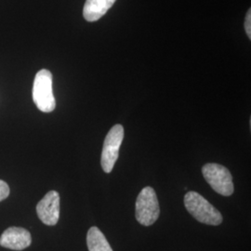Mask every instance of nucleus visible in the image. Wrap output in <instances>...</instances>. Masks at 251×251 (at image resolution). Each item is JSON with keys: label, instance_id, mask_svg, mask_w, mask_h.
<instances>
[{"label": "nucleus", "instance_id": "nucleus-5", "mask_svg": "<svg viewBox=\"0 0 251 251\" xmlns=\"http://www.w3.org/2000/svg\"><path fill=\"white\" fill-rule=\"evenodd\" d=\"M124 139V127L123 126L115 125L109 130L101 151L100 165L104 172L110 173L113 171L115 164L118 158L119 149Z\"/></svg>", "mask_w": 251, "mask_h": 251}, {"label": "nucleus", "instance_id": "nucleus-9", "mask_svg": "<svg viewBox=\"0 0 251 251\" xmlns=\"http://www.w3.org/2000/svg\"><path fill=\"white\" fill-rule=\"evenodd\" d=\"M89 251H113L104 234L98 227H91L87 233Z\"/></svg>", "mask_w": 251, "mask_h": 251}, {"label": "nucleus", "instance_id": "nucleus-1", "mask_svg": "<svg viewBox=\"0 0 251 251\" xmlns=\"http://www.w3.org/2000/svg\"><path fill=\"white\" fill-rule=\"evenodd\" d=\"M187 211L199 223L218 226L223 223L222 213L197 192H188L184 197Z\"/></svg>", "mask_w": 251, "mask_h": 251}, {"label": "nucleus", "instance_id": "nucleus-10", "mask_svg": "<svg viewBox=\"0 0 251 251\" xmlns=\"http://www.w3.org/2000/svg\"><path fill=\"white\" fill-rule=\"evenodd\" d=\"M9 187L7 182L0 179V202L9 197Z\"/></svg>", "mask_w": 251, "mask_h": 251}, {"label": "nucleus", "instance_id": "nucleus-8", "mask_svg": "<svg viewBox=\"0 0 251 251\" xmlns=\"http://www.w3.org/2000/svg\"><path fill=\"white\" fill-rule=\"evenodd\" d=\"M117 0H87L83 9V16L88 22H96L106 14Z\"/></svg>", "mask_w": 251, "mask_h": 251}, {"label": "nucleus", "instance_id": "nucleus-6", "mask_svg": "<svg viewBox=\"0 0 251 251\" xmlns=\"http://www.w3.org/2000/svg\"><path fill=\"white\" fill-rule=\"evenodd\" d=\"M36 213L46 225L54 226L60 219V195L56 191L47 193L36 205Z\"/></svg>", "mask_w": 251, "mask_h": 251}, {"label": "nucleus", "instance_id": "nucleus-7", "mask_svg": "<svg viewBox=\"0 0 251 251\" xmlns=\"http://www.w3.org/2000/svg\"><path fill=\"white\" fill-rule=\"evenodd\" d=\"M32 243L31 234L25 228L9 227L0 236V246L12 251H23Z\"/></svg>", "mask_w": 251, "mask_h": 251}, {"label": "nucleus", "instance_id": "nucleus-11", "mask_svg": "<svg viewBox=\"0 0 251 251\" xmlns=\"http://www.w3.org/2000/svg\"><path fill=\"white\" fill-rule=\"evenodd\" d=\"M245 29H246V33L249 36V38H251V9H249L246 20H245Z\"/></svg>", "mask_w": 251, "mask_h": 251}, {"label": "nucleus", "instance_id": "nucleus-4", "mask_svg": "<svg viewBox=\"0 0 251 251\" xmlns=\"http://www.w3.org/2000/svg\"><path fill=\"white\" fill-rule=\"evenodd\" d=\"M203 176L210 187L224 197H230L234 192L233 177L225 166L208 163L202 168Z\"/></svg>", "mask_w": 251, "mask_h": 251}, {"label": "nucleus", "instance_id": "nucleus-3", "mask_svg": "<svg viewBox=\"0 0 251 251\" xmlns=\"http://www.w3.org/2000/svg\"><path fill=\"white\" fill-rule=\"evenodd\" d=\"M160 214V208L155 191L150 187H144L136 200V220L144 226L153 225Z\"/></svg>", "mask_w": 251, "mask_h": 251}, {"label": "nucleus", "instance_id": "nucleus-2", "mask_svg": "<svg viewBox=\"0 0 251 251\" xmlns=\"http://www.w3.org/2000/svg\"><path fill=\"white\" fill-rule=\"evenodd\" d=\"M33 100L41 112L50 113L56 108L52 91V74L47 69L37 73L33 85Z\"/></svg>", "mask_w": 251, "mask_h": 251}]
</instances>
